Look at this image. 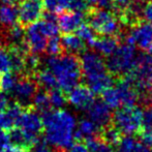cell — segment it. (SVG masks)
<instances>
[{
	"mask_svg": "<svg viewBox=\"0 0 152 152\" xmlns=\"http://www.w3.org/2000/svg\"><path fill=\"white\" fill-rule=\"evenodd\" d=\"M42 128L46 140L58 150H67L76 140L77 119L72 113L63 109L42 113Z\"/></svg>",
	"mask_w": 152,
	"mask_h": 152,
	"instance_id": "cell-1",
	"label": "cell"
},
{
	"mask_svg": "<svg viewBox=\"0 0 152 152\" xmlns=\"http://www.w3.org/2000/svg\"><path fill=\"white\" fill-rule=\"evenodd\" d=\"M80 64L82 76L93 93L102 94L113 85V77L107 68L106 61L97 52L84 51Z\"/></svg>",
	"mask_w": 152,
	"mask_h": 152,
	"instance_id": "cell-2",
	"label": "cell"
},
{
	"mask_svg": "<svg viewBox=\"0 0 152 152\" xmlns=\"http://www.w3.org/2000/svg\"><path fill=\"white\" fill-rule=\"evenodd\" d=\"M47 68L54 75L57 86L63 91H69L79 84L82 78L80 59L76 54L66 53L48 57L46 60Z\"/></svg>",
	"mask_w": 152,
	"mask_h": 152,
	"instance_id": "cell-3",
	"label": "cell"
},
{
	"mask_svg": "<svg viewBox=\"0 0 152 152\" xmlns=\"http://www.w3.org/2000/svg\"><path fill=\"white\" fill-rule=\"evenodd\" d=\"M139 92L134 85L124 78L120 80L115 87L111 86L102 92L104 102L111 109H118L121 107L136 106L139 100Z\"/></svg>",
	"mask_w": 152,
	"mask_h": 152,
	"instance_id": "cell-4",
	"label": "cell"
},
{
	"mask_svg": "<svg viewBox=\"0 0 152 152\" xmlns=\"http://www.w3.org/2000/svg\"><path fill=\"white\" fill-rule=\"evenodd\" d=\"M138 54L134 46L128 44H122L108 56L106 65L109 72L112 76H126L129 74L137 63Z\"/></svg>",
	"mask_w": 152,
	"mask_h": 152,
	"instance_id": "cell-5",
	"label": "cell"
},
{
	"mask_svg": "<svg viewBox=\"0 0 152 152\" xmlns=\"http://www.w3.org/2000/svg\"><path fill=\"white\" fill-rule=\"evenodd\" d=\"M88 25L99 35H119L120 20L112 10L90 8L86 12Z\"/></svg>",
	"mask_w": 152,
	"mask_h": 152,
	"instance_id": "cell-6",
	"label": "cell"
},
{
	"mask_svg": "<svg viewBox=\"0 0 152 152\" xmlns=\"http://www.w3.org/2000/svg\"><path fill=\"white\" fill-rule=\"evenodd\" d=\"M142 116L143 112L139 107H121L112 115V120L114 126L121 134L132 136L140 130L142 126Z\"/></svg>",
	"mask_w": 152,
	"mask_h": 152,
	"instance_id": "cell-7",
	"label": "cell"
},
{
	"mask_svg": "<svg viewBox=\"0 0 152 152\" xmlns=\"http://www.w3.org/2000/svg\"><path fill=\"white\" fill-rule=\"evenodd\" d=\"M124 77L139 92H145L152 88V55H138L134 67Z\"/></svg>",
	"mask_w": 152,
	"mask_h": 152,
	"instance_id": "cell-8",
	"label": "cell"
},
{
	"mask_svg": "<svg viewBox=\"0 0 152 152\" xmlns=\"http://www.w3.org/2000/svg\"><path fill=\"white\" fill-rule=\"evenodd\" d=\"M16 127H18L25 137L29 147L39 137L42 129V116L35 111H22L16 121Z\"/></svg>",
	"mask_w": 152,
	"mask_h": 152,
	"instance_id": "cell-9",
	"label": "cell"
},
{
	"mask_svg": "<svg viewBox=\"0 0 152 152\" xmlns=\"http://www.w3.org/2000/svg\"><path fill=\"white\" fill-rule=\"evenodd\" d=\"M28 28L25 31L24 42L28 50L35 54H42L46 51L48 42V34L45 28L44 21H36L28 25Z\"/></svg>",
	"mask_w": 152,
	"mask_h": 152,
	"instance_id": "cell-10",
	"label": "cell"
},
{
	"mask_svg": "<svg viewBox=\"0 0 152 152\" xmlns=\"http://www.w3.org/2000/svg\"><path fill=\"white\" fill-rule=\"evenodd\" d=\"M130 31L125 36L126 44L138 47L143 51L148 50L152 44V24L141 20L130 26Z\"/></svg>",
	"mask_w": 152,
	"mask_h": 152,
	"instance_id": "cell-11",
	"label": "cell"
},
{
	"mask_svg": "<svg viewBox=\"0 0 152 152\" xmlns=\"http://www.w3.org/2000/svg\"><path fill=\"white\" fill-rule=\"evenodd\" d=\"M42 0H22L18 8L19 24L24 27L38 21L42 18Z\"/></svg>",
	"mask_w": 152,
	"mask_h": 152,
	"instance_id": "cell-12",
	"label": "cell"
},
{
	"mask_svg": "<svg viewBox=\"0 0 152 152\" xmlns=\"http://www.w3.org/2000/svg\"><path fill=\"white\" fill-rule=\"evenodd\" d=\"M68 92V102L78 111H87L95 100L94 93L88 86L78 84Z\"/></svg>",
	"mask_w": 152,
	"mask_h": 152,
	"instance_id": "cell-13",
	"label": "cell"
},
{
	"mask_svg": "<svg viewBox=\"0 0 152 152\" xmlns=\"http://www.w3.org/2000/svg\"><path fill=\"white\" fill-rule=\"evenodd\" d=\"M112 109L104 100H94L88 108V118L98 126L107 127L112 120Z\"/></svg>",
	"mask_w": 152,
	"mask_h": 152,
	"instance_id": "cell-14",
	"label": "cell"
},
{
	"mask_svg": "<svg viewBox=\"0 0 152 152\" xmlns=\"http://www.w3.org/2000/svg\"><path fill=\"white\" fill-rule=\"evenodd\" d=\"M37 91V84L30 79H22L18 81L12 93L20 106H28L32 102L35 92Z\"/></svg>",
	"mask_w": 152,
	"mask_h": 152,
	"instance_id": "cell-15",
	"label": "cell"
},
{
	"mask_svg": "<svg viewBox=\"0 0 152 152\" xmlns=\"http://www.w3.org/2000/svg\"><path fill=\"white\" fill-rule=\"evenodd\" d=\"M85 18V14L78 12H62L57 19L59 31L62 33H72L83 23Z\"/></svg>",
	"mask_w": 152,
	"mask_h": 152,
	"instance_id": "cell-16",
	"label": "cell"
},
{
	"mask_svg": "<svg viewBox=\"0 0 152 152\" xmlns=\"http://www.w3.org/2000/svg\"><path fill=\"white\" fill-rule=\"evenodd\" d=\"M119 45V38L117 35H102L94 38L89 46L95 50L102 56H110L117 49Z\"/></svg>",
	"mask_w": 152,
	"mask_h": 152,
	"instance_id": "cell-17",
	"label": "cell"
},
{
	"mask_svg": "<svg viewBox=\"0 0 152 152\" xmlns=\"http://www.w3.org/2000/svg\"><path fill=\"white\" fill-rule=\"evenodd\" d=\"M22 106L19 104H10L4 111H0V129L10 130L22 113Z\"/></svg>",
	"mask_w": 152,
	"mask_h": 152,
	"instance_id": "cell-18",
	"label": "cell"
},
{
	"mask_svg": "<svg viewBox=\"0 0 152 152\" xmlns=\"http://www.w3.org/2000/svg\"><path fill=\"white\" fill-rule=\"evenodd\" d=\"M62 49L66 52L72 54H78V53L84 52L86 49L85 42L82 40L77 34L72 33H64V35L60 38Z\"/></svg>",
	"mask_w": 152,
	"mask_h": 152,
	"instance_id": "cell-19",
	"label": "cell"
},
{
	"mask_svg": "<svg viewBox=\"0 0 152 152\" xmlns=\"http://www.w3.org/2000/svg\"><path fill=\"white\" fill-rule=\"evenodd\" d=\"M18 22V8L15 4L0 5V25L4 27H10Z\"/></svg>",
	"mask_w": 152,
	"mask_h": 152,
	"instance_id": "cell-20",
	"label": "cell"
},
{
	"mask_svg": "<svg viewBox=\"0 0 152 152\" xmlns=\"http://www.w3.org/2000/svg\"><path fill=\"white\" fill-rule=\"evenodd\" d=\"M117 152H150L149 148L145 146L141 141L132 136L121 139L118 143Z\"/></svg>",
	"mask_w": 152,
	"mask_h": 152,
	"instance_id": "cell-21",
	"label": "cell"
},
{
	"mask_svg": "<svg viewBox=\"0 0 152 152\" xmlns=\"http://www.w3.org/2000/svg\"><path fill=\"white\" fill-rule=\"evenodd\" d=\"M98 129H99V127L89 118L81 119L79 124L77 125L76 134H75L76 140L77 139H88L90 137H94L97 134Z\"/></svg>",
	"mask_w": 152,
	"mask_h": 152,
	"instance_id": "cell-22",
	"label": "cell"
},
{
	"mask_svg": "<svg viewBox=\"0 0 152 152\" xmlns=\"http://www.w3.org/2000/svg\"><path fill=\"white\" fill-rule=\"evenodd\" d=\"M86 147L89 152H115L113 145L100 138L90 137L86 139Z\"/></svg>",
	"mask_w": 152,
	"mask_h": 152,
	"instance_id": "cell-23",
	"label": "cell"
},
{
	"mask_svg": "<svg viewBox=\"0 0 152 152\" xmlns=\"http://www.w3.org/2000/svg\"><path fill=\"white\" fill-rule=\"evenodd\" d=\"M36 82L39 83L45 89H50L51 90L53 88H58L56 78L48 68L37 72V74H36Z\"/></svg>",
	"mask_w": 152,
	"mask_h": 152,
	"instance_id": "cell-24",
	"label": "cell"
},
{
	"mask_svg": "<svg viewBox=\"0 0 152 152\" xmlns=\"http://www.w3.org/2000/svg\"><path fill=\"white\" fill-rule=\"evenodd\" d=\"M31 102L33 104L34 108L40 113L47 112V111H49L51 109L49 95H48V93L44 90L36 91L33 96V98H32Z\"/></svg>",
	"mask_w": 152,
	"mask_h": 152,
	"instance_id": "cell-25",
	"label": "cell"
},
{
	"mask_svg": "<svg viewBox=\"0 0 152 152\" xmlns=\"http://www.w3.org/2000/svg\"><path fill=\"white\" fill-rule=\"evenodd\" d=\"M17 82H18V78L15 72H6L0 74V90L2 92H5V93L12 92Z\"/></svg>",
	"mask_w": 152,
	"mask_h": 152,
	"instance_id": "cell-26",
	"label": "cell"
},
{
	"mask_svg": "<svg viewBox=\"0 0 152 152\" xmlns=\"http://www.w3.org/2000/svg\"><path fill=\"white\" fill-rule=\"evenodd\" d=\"M48 95H49V100H50L51 108H54L55 110H56V109H62L65 106L66 102H67L66 97L64 96L63 92L59 88L51 89L50 93H49Z\"/></svg>",
	"mask_w": 152,
	"mask_h": 152,
	"instance_id": "cell-27",
	"label": "cell"
},
{
	"mask_svg": "<svg viewBox=\"0 0 152 152\" xmlns=\"http://www.w3.org/2000/svg\"><path fill=\"white\" fill-rule=\"evenodd\" d=\"M7 31V37L12 44H21L24 42V36H25V30L23 28L22 25L20 24H15L12 26L8 27Z\"/></svg>",
	"mask_w": 152,
	"mask_h": 152,
	"instance_id": "cell-28",
	"label": "cell"
},
{
	"mask_svg": "<svg viewBox=\"0 0 152 152\" xmlns=\"http://www.w3.org/2000/svg\"><path fill=\"white\" fill-rule=\"evenodd\" d=\"M75 32H76V34L81 38V39L84 40V42H87L88 45H90L92 40L95 38L93 29H92L88 24H84V23H82V24H81L80 26L76 29V31Z\"/></svg>",
	"mask_w": 152,
	"mask_h": 152,
	"instance_id": "cell-29",
	"label": "cell"
},
{
	"mask_svg": "<svg viewBox=\"0 0 152 152\" xmlns=\"http://www.w3.org/2000/svg\"><path fill=\"white\" fill-rule=\"evenodd\" d=\"M62 46H61V40L58 37V35L51 36L49 37L48 42H47L46 47V52L48 53L50 56L53 55H58L62 52Z\"/></svg>",
	"mask_w": 152,
	"mask_h": 152,
	"instance_id": "cell-30",
	"label": "cell"
},
{
	"mask_svg": "<svg viewBox=\"0 0 152 152\" xmlns=\"http://www.w3.org/2000/svg\"><path fill=\"white\" fill-rule=\"evenodd\" d=\"M104 140H106L111 145H116L121 140V132L116 127H108L104 129Z\"/></svg>",
	"mask_w": 152,
	"mask_h": 152,
	"instance_id": "cell-31",
	"label": "cell"
},
{
	"mask_svg": "<svg viewBox=\"0 0 152 152\" xmlns=\"http://www.w3.org/2000/svg\"><path fill=\"white\" fill-rule=\"evenodd\" d=\"M30 152H56L54 147L46 139H37L32 144Z\"/></svg>",
	"mask_w": 152,
	"mask_h": 152,
	"instance_id": "cell-32",
	"label": "cell"
},
{
	"mask_svg": "<svg viewBox=\"0 0 152 152\" xmlns=\"http://www.w3.org/2000/svg\"><path fill=\"white\" fill-rule=\"evenodd\" d=\"M38 64H39V57H38V54H35V53H27L25 55L24 58V69L26 70H30V72H34V70L37 68Z\"/></svg>",
	"mask_w": 152,
	"mask_h": 152,
	"instance_id": "cell-33",
	"label": "cell"
},
{
	"mask_svg": "<svg viewBox=\"0 0 152 152\" xmlns=\"http://www.w3.org/2000/svg\"><path fill=\"white\" fill-rule=\"evenodd\" d=\"M12 70V63H10L8 50L4 48H0V74Z\"/></svg>",
	"mask_w": 152,
	"mask_h": 152,
	"instance_id": "cell-34",
	"label": "cell"
},
{
	"mask_svg": "<svg viewBox=\"0 0 152 152\" xmlns=\"http://www.w3.org/2000/svg\"><path fill=\"white\" fill-rule=\"evenodd\" d=\"M144 132L152 134V109H147L143 112L142 126Z\"/></svg>",
	"mask_w": 152,
	"mask_h": 152,
	"instance_id": "cell-35",
	"label": "cell"
},
{
	"mask_svg": "<svg viewBox=\"0 0 152 152\" xmlns=\"http://www.w3.org/2000/svg\"><path fill=\"white\" fill-rule=\"evenodd\" d=\"M68 10H72V12H82V14L86 15V12L90 10V7H89V4L85 0H72Z\"/></svg>",
	"mask_w": 152,
	"mask_h": 152,
	"instance_id": "cell-36",
	"label": "cell"
},
{
	"mask_svg": "<svg viewBox=\"0 0 152 152\" xmlns=\"http://www.w3.org/2000/svg\"><path fill=\"white\" fill-rule=\"evenodd\" d=\"M10 134L6 130L0 129V152H6L10 147Z\"/></svg>",
	"mask_w": 152,
	"mask_h": 152,
	"instance_id": "cell-37",
	"label": "cell"
},
{
	"mask_svg": "<svg viewBox=\"0 0 152 152\" xmlns=\"http://www.w3.org/2000/svg\"><path fill=\"white\" fill-rule=\"evenodd\" d=\"M141 17H142V19L145 22H148L152 24V0L145 2L144 6H143Z\"/></svg>",
	"mask_w": 152,
	"mask_h": 152,
	"instance_id": "cell-38",
	"label": "cell"
},
{
	"mask_svg": "<svg viewBox=\"0 0 152 152\" xmlns=\"http://www.w3.org/2000/svg\"><path fill=\"white\" fill-rule=\"evenodd\" d=\"M42 6L46 8L47 12H60L58 0H42Z\"/></svg>",
	"mask_w": 152,
	"mask_h": 152,
	"instance_id": "cell-39",
	"label": "cell"
},
{
	"mask_svg": "<svg viewBox=\"0 0 152 152\" xmlns=\"http://www.w3.org/2000/svg\"><path fill=\"white\" fill-rule=\"evenodd\" d=\"M96 4L98 5V7L102 8V10H115L114 0H98Z\"/></svg>",
	"mask_w": 152,
	"mask_h": 152,
	"instance_id": "cell-40",
	"label": "cell"
},
{
	"mask_svg": "<svg viewBox=\"0 0 152 152\" xmlns=\"http://www.w3.org/2000/svg\"><path fill=\"white\" fill-rule=\"evenodd\" d=\"M8 106H10V98L7 93L0 92V111H4Z\"/></svg>",
	"mask_w": 152,
	"mask_h": 152,
	"instance_id": "cell-41",
	"label": "cell"
},
{
	"mask_svg": "<svg viewBox=\"0 0 152 152\" xmlns=\"http://www.w3.org/2000/svg\"><path fill=\"white\" fill-rule=\"evenodd\" d=\"M141 142L147 146L148 148L152 147V134H148V132H143L142 138H141Z\"/></svg>",
	"mask_w": 152,
	"mask_h": 152,
	"instance_id": "cell-42",
	"label": "cell"
},
{
	"mask_svg": "<svg viewBox=\"0 0 152 152\" xmlns=\"http://www.w3.org/2000/svg\"><path fill=\"white\" fill-rule=\"evenodd\" d=\"M69 152H89L87 147L85 145L81 144V143H77V144H72V147L69 148Z\"/></svg>",
	"mask_w": 152,
	"mask_h": 152,
	"instance_id": "cell-43",
	"label": "cell"
},
{
	"mask_svg": "<svg viewBox=\"0 0 152 152\" xmlns=\"http://www.w3.org/2000/svg\"><path fill=\"white\" fill-rule=\"evenodd\" d=\"M128 1H129V0H114L115 10H116L117 12L123 10L124 8L126 7V5H127Z\"/></svg>",
	"mask_w": 152,
	"mask_h": 152,
	"instance_id": "cell-44",
	"label": "cell"
},
{
	"mask_svg": "<svg viewBox=\"0 0 152 152\" xmlns=\"http://www.w3.org/2000/svg\"><path fill=\"white\" fill-rule=\"evenodd\" d=\"M72 0H58L59 8H60V12L64 10H68L70 3H72Z\"/></svg>",
	"mask_w": 152,
	"mask_h": 152,
	"instance_id": "cell-45",
	"label": "cell"
},
{
	"mask_svg": "<svg viewBox=\"0 0 152 152\" xmlns=\"http://www.w3.org/2000/svg\"><path fill=\"white\" fill-rule=\"evenodd\" d=\"M6 152H29L27 150V148H22V147H10V148L6 150Z\"/></svg>",
	"mask_w": 152,
	"mask_h": 152,
	"instance_id": "cell-46",
	"label": "cell"
},
{
	"mask_svg": "<svg viewBox=\"0 0 152 152\" xmlns=\"http://www.w3.org/2000/svg\"><path fill=\"white\" fill-rule=\"evenodd\" d=\"M18 1L20 0H1V2L4 4H16Z\"/></svg>",
	"mask_w": 152,
	"mask_h": 152,
	"instance_id": "cell-47",
	"label": "cell"
},
{
	"mask_svg": "<svg viewBox=\"0 0 152 152\" xmlns=\"http://www.w3.org/2000/svg\"><path fill=\"white\" fill-rule=\"evenodd\" d=\"M88 4H96L98 0H85Z\"/></svg>",
	"mask_w": 152,
	"mask_h": 152,
	"instance_id": "cell-48",
	"label": "cell"
},
{
	"mask_svg": "<svg viewBox=\"0 0 152 152\" xmlns=\"http://www.w3.org/2000/svg\"><path fill=\"white\" fill-rule=\"evenodd\" d=\"M148 52H149V54H151V55H152V44H151V46L148 48Z\"/></svg>",
	"mask_w": 152,
	"mask_h": 152,
	"instance_id": "cell-49",
	"label": "cell"
},
{
	"mask_svg": "<svg viewBox=\"0 0 152 152\" xmlns=\"http://www.w3.org/2000/svg\"><path fill=\"white\" fill-rule=\"evenodd\" d=\"M149 100H150V104H152V91H151V94H150V97H149Z\"/></svg>",
	"mask_w": 152,
	"mask_h": 152,
	"instance_id": "cell-50",
	"label": "cell"
}]
</instances>
